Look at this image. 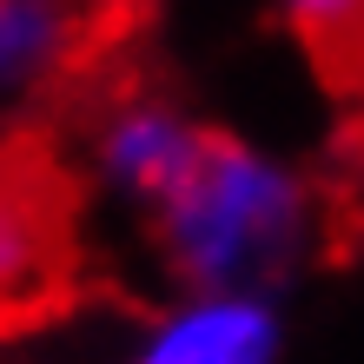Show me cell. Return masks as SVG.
Masks as SVG:
<instances>
[{"mask_svg": "<svg viewBox=\"0 0 364 364\" xmlns=\"http://www.w3.org/2000/svg\"><path fill=\"white\" fill-rule=\"evenodd\" d=\"M325 192L265 139L212 126L199 166L146 219V252L173 291H259L278 298L325 245Z\"/></svg>", "mask_w": 364, "mask_h": 364, "instance_id": "obj_1", "label": "cell"}, {"mask_svg": "<svg viewBox=\"0 0 364 364\" xmlns=\"http://www.w3.org/2000/svg\"><path fill=\"white\" fill-rule=\"evenodd\" d=\"M205 139L212 126L179 93L153 87V80H100L67 119L60 173L73 179V192H87L113 212H133L146 225L199 166Z\"/></svg>", "mask_w": 364, "mask_h": 364, "instance_id": "obj_2", "label": "cell"}, {"mask_svg": "<svg viewBox=\"0 0 364 364\" xmlns=\"http://www.w3.org/2000/svg\"><path fill=\"white\" fill-rule=\"evenodd\" d=\"M119 14L100 0H0V146H40L106 80Z\"/></svg>", "mask_w": 364, "mask_h": 364, "instance_id": "obj_3", "label": "cell"}, {"mask_svg": "<svg viewBox=\"0 0 364 364\" xmlns=\"http://www.w3.org/2000/svg\"><path fill=\"white\" fill-rule=\"evenodd\" d=\"M80 192L47 146H0V325L47 311L80 265Z\"/></svg>", "mask_w": 364, "mask_h": 364, "instance_id": "obj_4", "label": "cell"}, {"mask_svg": "<svg viewBox=\"0 0 364 364\" xmlns=\"http://www.w3.org/2000/svg\"><path fill=\"white\" fill-rule=\"evenodd\" d=\"M285 311L259 291H166L113 364H278Z\"/></svg>", "mask_w": 364, "mask_h": 364, "instance_id": "obj_5", "label": "cell"}, {"mask_svg": "<svg viewBox=\"0 0 364 364\" xmlns=\"http://www.w3.org/2000/svg\"><path fill=\"white\" fill-rule=\"evenodd\" d=\"M272 14L311 53H338L351 40H364V0H272Z\"/></svg>", "mask_w": 364, "mask_h": 364, "instance_id": "obj_6", "label": "cell"}, {"mask_svg": "<svg viewBox=\"0 0 364 364\" xmlns=\"http://www.w3.org/2000/svg\"><path fill=\"white\" fill-rule=\"evenodd\" d=\"M100 7H106V14H119V20H126V14H133V7H139V0H100Z\"/></svg>", "mask_w": 364, "mask_h": 364, "instance_id": "obj_7", "label": "cell"}]
</instances>
